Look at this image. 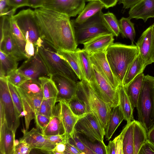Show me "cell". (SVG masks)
<instances>
[{
  "mask_svg": "<svg viewBox=\"0 0 154 154\" xmlns=\"http://www.w3.org/2000/svg\"><path fill=\"white\" fill-rule=\"evenodd\" d=\"M34 11L40 37L45 43L56 51L76 50L78 44L70 17L42 7Z\"/></svg>",
  "mask_w": 154,
  "mask_h": 154,
  "instance_id": "cell-1",
  "label": "cell"
},
{
  "mask_svg": "<svg viewBox=\"0 0 154 154\" xmlns=\"http://www.w3.org/2000/svg\"><path fill=\"white\" fill-rule=\"evenodd\" d=\"M106 53L113 74L122 84L129 67L139 54L137 47L134 44L113 43L107 48Z\"/></svg>",
  "mask_w": 154,
  "mask_h": 154,
  "instance_id": "cell-2",
  "label": "cell"
},
{
  "mask_svg": "<svg viewBox=\"0 0 154 154\" xmlns=\"http://www.w3.org/2000/svg\"><path fill=\"white\" fill-rule=\"evenodd\" d=\"M76 95L85 103L88 113L93 114L105 130L109 120L112 108L96 94L86 80L77 82Z\"/></svg>",
  "mask_w": 154,
  "mask_h": 154,
  "instance_id": "cell-3",
  "label": "cell"
},
{
  "mask_svg": "<svg viewBox=\"0 0 154 154\" xmlns=\"http://www.w3.org/2000/svg\"><path fill=\"white\" fill-rule=\"evenodd\" d=\"M35 53L42 62L49 77L59 74L77 83L79 81L78 77L68 62L44 41L36 49Z\"/></svg>",
  "mask_w": 154,
  "mask_h": 154,
  "instance_id": "cell-4",
  "label": "cell"
},
{
  "mask_svg": "<svg viewBox=\"0 0 154 154\" xmlns=\"http://www.w3.org/2000/svg\"><path fill=\"white\" fill-rule=\"evenodd\" d=\"M154 77L144 76L136 107L138 121L147 132L154 124Z\"/></svg>",
  "mask_w": 154,
  "mask_h": 154,
  "instance_id": "cell-5",
  "label": "cell"
},
{
  "mask_svg": "<svg viewBox=\"0 0 154 154\" xmlns=\"http://www.w3.org/2000/svg\"><path fill=\"white\" fill-rule=\"evenodd\" d=\"M103 14L101 10L81 23L72 22L78 45L83 44L99 35L112 33L104 21Z\"/></svg>",
  "mask_w": 154,
  "mask_h": 154,
  "instance_id": "cell-6",
  "label": "cell"
},
{
  "mask_svg": "<svg viewBox=\"0 0 154 154\" xmlns=\"http://www.w3.org/2000/svg\"><path fill=\"white\" fill-rule=\"evenodd\" d=\"M12 17L23 33L26 41L35 46V49L43 42L40 37L34 11L23 10Z\"/></svg>",
  "mask_w": 154,
  "mask_h": 154,
  "instance_id": "cell-7",
  "label": "cell"
},
{
  "mask_svg": "<svg viewBox=\"0 0 154 154\" xmlns=\"http://www.w3.org/2000/svg\"><path fill=\"white\" fill-rule=\"evenodd\" d=\"M92 75L89 83L98 96L112 108L119 104L118 90L109 82L92 64Z\"/></svg>",
  "mask_w": 154,
  "mask_h": 154,
  "instance_id": "cell-8",
  "label": "cell"
},
{
  "mask_svg": "<svg viewBox=\"0 0 154 154\" xmlns=\"http://www.w3.org/2000/svg\"><path fill=\"white\" fill-rule=\"evenodd\" d=\"M0 17V51L14 58L18 61L26 59L11 34L10 30L11 17L2 16Z\"/></svg>",
  "mask_w": 154,
  "mask_h": 154,
  "instance_id": "cell-9",
  "label": "cell"
},
{
  "mask_svg": "<svg viewBox=\"0 0 154 154\" xmlns=\"http://www.w3.org/2000/svg\"><path fill=\"white\" fill-rule=\"evenodd\" d=\"M74 131L90 141L104 143L105 130L92 113H88L79 118L75 125Z\"/></svg>",
  "mask_w": 154,
  "mask_h": 154,
  "instance_id": "cell-10",
  "label": "cell"
},
{
  "mask_svg": "<svg viewBox=\"0 0 154 154\" xmlns=\"http://www.w3.org/2000/svg\"><path fill=\"white\" fill-rule=\"evenodd\" d=\"M0 101L3 104L8 127L15 134L20 125V116L12 99L7 77L0 78Z\"/></svg>",
  "mask_w": 154,
  "mask_h": 154,
  "instance_id": "cell-11",
  "label": "cell"
},
{
  "mask_svg": "<svg viewBox=\"0 0 154 154\" xmlns=\"http://www.w3.org/2000/svg\"><path fill=\"white\" fill-rule=\"evenodd\" d=\"M85 0H44L42 8L66 14L69 17L79 14L85 6Z\"/></svg>",
  "mask_w": 154,
  "mask_h": 154,
  "instance_id": "cell-12",
  "label": "cell"
},
{
  "mask_svg": "<svg viewBox=\"0 0 154 154\" xmlns=\"http://www.w3.org/2000/svg\"><path fill=\"white\" fill-rule=\"evenodd\" d=\"M58 90L57 102L61 100L68 102L76 94L77 83L63 75L54 74L50 77Z\"/></svg>",
  "mask_w": 154,
  "mask_h": 154,
  "instance_id": "cell-13",
  "label": "cell"
},
{
  "mask_svg": "<svg viewBox=\"0 0 154 154\" xmlns=\"http://www.w3.org/2000/svg\"><path fill=\"white\" fill-rule=\"evenodd\" d=\"M22 130L23 136L21 139L28 143L32 149L40 150L42 152L52 154L56 145L51 143L36 128H33L29 131Z\"/></svg>",
  "mask_w": 154,
  "mask_h": 154,
  "instance_id": "cell-14",
  "label": "cell"
},
{
  "mask_svg": "<svg viewBox=\"0 0 154 154\" xmlns=\"http://www.w3.org/2000/svg\"><path fill=\"white\" fill-rule=\"evenodd\" d=\"M17 70L30 79H38L40 77L47 76L48 77L42 62L35 52L34 56L23 62Z\"/></svg>",
  "mask_w": 154,
  "mask_h": 154,
  "instance_id": "cell-15",
  "label": "cell"
},
{
  "mask_svg": "<svg viewBox=\"0 0 154 154\" xmlns=\"http://www.w3.org/2000/svg\"><path fill=\"white\" fill-rule=\"evenodd\" d=\"M90 57L92 64L96 66L113 88L117 89L120 84L113 74L106 59V51L90 54Z\"/></svg>",
  "mask_w": 154,
  "mask_h": 154,
  "instance_id": "cell-16",
  "label": "cell"
},
{
  "mask_svg": "<svg viewBox=\"0 0 154 154\" xmlns=\"http://www.w3.org/2000/svg\"><path fill=\"white\" fill-rule=\"evenodd\" d=\"M153 32L152 25L144 31L136 43L139 54L147 66L153 63Z\"/></svg>",
  "mask_w": 154,
  "mask_h": 154,
  "instance_id": "cell-17",
  "label": "cell"
},
{
  "mask_svg": "<svg viewBox=\"0 0 154 154\" xmlns=\"http://www.w3.org/2000/svg\"><path fill=\"white\" fill-rule=\"evenodd\" d=\"M128 14L131 19H142L146 22L154 17V0H141L130 8Z\"/></svg>",
  "mask_w": 154,
  "mask_h": 154,
  "instance_id": "cell-18",
  "label": "cell"
},
{
  "mask_svg": "<svg viewBox=\"0 0 154 154\" xmlns=\"http://www.w3.org/2000/svg\"><path fill=\"white\" fill-rule=\"evenodd\" d=\"M114 37L112 33L97 35L83 44V49L89 54L106 51L108 47L114 43Z\"/></svg>",
  "mask_w": 154,
  "mask_h": 154,
  "instance_id": "cell-19",
  "label": "cell"
},
{
  "mask_svg": "<svg viewBox=\"0 0 154 154\" xmlns=\"http://www.w3.org/2000/svg\"><path fill=\"white\" fill-rule=\"evenodd\" d=\"M15 134L7 125L6 121L0 125V152L1 154H14Z\"/></svg>",
  "mask_w": 154,
  "mask_h": 154,
  "instance_id": "cell-20",
  "label": "cell"
},
{
  "mask_svg": "<svg viewBox=\"0 0 154 154\" xmlns=\"http://www.w3.org/2000/svg\"><path fill=\"white\" fill-rule=\"evenodd\" d=\"M42 133L44 136L62 134L65 133L61 119L60 105L59 102L55 105L50 121L45 128L42 131Z\"/></svg>",
  "mask_w": 154,
  "mask_h": 154,
  "instance_id": "cell-21",
  "label": "cell"
},
{
  "mask_svg": "<svg viewBox=\"0 0 154 154\" xmlns=\"http://www.w3.org/2000/svg\"><path fill=\"white\" fill-rule=\"evenodd\" d=\"M59 102L60 105L61 119L67 139L72 136L79 118L73 113L66 102L61 100Z\"/></svg>",
  "mask_w": 154,
  "mask_h": 154,
  "instance_id": "cell-22",
  "label": "cell"
},
{
  "mask_svg": "<svg viewBox=\"0 0 154 154\" xmlns=\"http://www.w3.org/2000/svg\"><path fill=\"white\" fill-rule=\"evenodd\" d=\"M38 79L42 85L43 99L54 107L58 92L54 82L51 78L48 76L40 77Z\"/></svg>",
  "mask_w": 154,
  "mask_h": 154,
  "instance_id": "cell-23",
  "label": "cell"
},
{
  "mask_svg": "<svg viewBox=\"0 0 154 154\" xmlns=\"http://www.w3.org/2000/svg\"><path fill=\"white\" fill-rule=\"evenodd\" d=\"M144 76L143 72L141 73L124 87L133 109L137 106Z\"/></svg>",
  "mask_w": 154,
  "mask_h": 154,
  "instance_id": "cell-24",
  "label": "cell"
},
{
  "mask_svg": "<svg viewBox=\"0 0 154 154\" xmlns=\"http://www.w3.org/2000/svg\"><path fill=\"white\" fill-rule=\"evenodd\" d=\"M125 117L119 104L112 108L111 114L105 130V137L109 140Z\"/></svg>",
  "mask_w": 154,
  "mask_h": 154,
  "instance_id": "cell-25",
  "label": "cell"
},
{
  "mask_svg": "<svg viewBox=\"0 0 154 154\" xmlns=\"http://www.w3.org/2000/svg\"><path fill=\"white\" fill-rule=\"evenodd\" d=\"M105 8L104 5L99 0L89 1L75 20H71L74 23H81Z\"/></svg>",
  "mask_w": 154,
  "mask_h": 154,
  "instance_id": "cell-26",
  "label": "cell"
},
{
  "mask_svg": "<svg viewBox=\"0 0 154 154\" xmlns=\"http://www.w3.org/2000/svg\"><path fill=\"white\" fill-rule=\"evenodd\" d=\"M16 87L18 90L27 96L43 98L42 85L38 79H28L19 87Z\"/></svg>",
  "mask_w": 154,
  "mask_h": 154,
  "instance_id": "cell-27",
  "label": "cell"
},
{
  "mask_svg": "<svg viewBox=\"0 0 154 154\" xmlns=\"http://www.w3.org/2000/svg\"><path fill=\"white\" fill-rule=\"evenodd\" d=\"M117 89L119 95V105L124 115L125 119L127 123H128L134 120L133 115L134 109L122 84H120Z\"/></svg>",
  "mask_w": 154,
  "mask_h": 154,
  "instance_id": "cell-28",
  "label": "cell"
},
{
  "mask_svg": "<svg viewBox=\"0 0 154 154\" xmlns=\"http://www.w3.org/2000/svg\"><path fill=\"white\" fill-rule=\"evenodd\" d=\"M147 66L139 54L129 67L125 76L122 85L127 86L138 75L143 72Z\"/></svg>",
  "mask_w": 154,
  "mask_h": 154,
  "instance_id": "cell-29",
  "label": "cell"
},
{
  "mask_svg": "<svg viewBox=\"0 0 154 154\" xmlns=\"http://www.w3.org/2000/svg\"><path fill=\"white\" fill-rule=\"evenodd\" d=\"M75 51L82 73L86 80L89 82L92 75V66L90 54L83 49L77 48Z\"/></svg>",
  "mask_w": 154,
  "mask_h": 154,
  "instance_id": "cell-30",
  "label": "cell"
},
{
  "mask_svg": "<svg viewBox=\"0 0 154 154\" xmlns=\"http://www.w3.org/2000/svg\"><path fill=\"white\" fill-rule=\"evenodd\" d=\"M0 78L7 77L18 69V61L1 51H0Z\"/></svg>",
  "mask_w": 154,
  "mask_h": 154,
  "instance_id": "cell-31",
  "label": "cell"
},
{
  "mask_svg": "<svg viewBox=\"0 0 154 154\" xmlns=\"http://www.w3.org/2000/svg\"><path fill=\"white\" fill-rule=\"evenodd\" d=\"M56 51L60 56L68 62L80 81L86 80L82 73L75 51L58 50Z\"/></svg>",
  "mask_w": 154,
  "mask_h": 154,
  "instance_id": "cell-32",
  "label": "cell"
},
{
  "mask_svg": "<svg viewBox=\"0 0 154 154\" xmlns=\"http://www.w3.org/2000/svg\"><path fill=\"white\" fill-rule=\"evenodd\" d=\"M134 120L127 123L123 138V154H134Z\"/></svg>",
  "mask_w": 154,
  "mask_h": 154,
  "instance_id": "cell-33",
  "label": "cell"
},
{
  "mask_svg": "<svg viewBox=\"0 0 154 154\" xmlns=\"http://www.w3.org/2000/svg\"><path fill=\"white\" fill-rule=\"evenodd\" d=\"M147 140L146 129L138 121L135 120L134 131V154H138L140 148Z\"/></svg>",
  "mask_w": 154,
  "mask_h": 154,
  "instance_id": "cell-34",
  "label": "cell"
},
{
  "mask_svg": "<svg viewBox=\"0 0 154 154\" xmlns=\"http://www.w3.org/2000/svg\"><path fill=\"white\" fill-rule=\"evenodd\" d=\"M129 17H122L119 20L121 33L123 38L129 39L132 45H134L136 32L134 23L131 21Z\"/></svg>",
  "mask_w": 154,
  "mask_h": 154,
  "instance_id": "cell-35",
  "label": "cell"
},
{
  "mask_svg": "<svg viewBox=\"0 0 154 154\" xmlns=\"http://www.w3.org/2000/svg\"><path fill=\"white\" fill-rule=\"evenodd\" d=\"M10 30L13 38L21 51L25 55V49L26 41L21 31L12 17L10 18Z\"/></svg>",
  "mask_w": 154,
  "mask_h": 154,
  "instance_id": "cell-36",
  "label": "cell"
},
{
  "mask_svg": "<svg viewBox=\"0 0 154 154\" xmlns=\"http://www.w3.org/2000/svg\"><path fill=\"white\" fill-rule=\"evenodd\" d=\"M67 103L73 113L79 118L88 113L85 102L76 95Z\"/></svg>",
  "mask_w": 154,
  "mask_h": 154,
  "instance_id": "cell-37",
  "label": "cell"
},
{
  "mask_svg": "<svg viewBox=\"0 0 154 154\" xmlns=\"http://www.w3.org/2000/svg\"><path fill=\"white\" fill-rule=\"evenodd\" d=\"M125 127L121 133L106 146V154H123V138Z\"/></svg>",
  "mask_w": 154,
  "mask_h": 154,
  "instance_id": "cell-38",
  "label": "cell"
},
{
  "mask_svg": "<svg viewBox=\"0 0 154 154\" xmlns=\"http://www.w3.org/2000/svg\"><path fill=\"white\" fill-rule=\"evenodd\" d=\"M103 17L106 23L114 36L118 37L121 33L119 21L112 13L103 14Z\"/></svg>",
  "mask_w": 154,
  "mask_h": 154,
  "instance_id": "cell-39",
  "label": "cell"
},
{
  "mask_svg": "<svg viewBox=\"0 0 154 154\" xmlns=\"http://www.w3.org/2000/svg\"><path fill=\"white\" fill-rule=\"evenodd\" d=\"M78 134L82 142L88 148L94 152V154H106V145L104 143L98 141H90L82 135L79 133Z\"/></svg>",
  "mask_w": 154,
  "mask_h": 154,
  "instance_id": "cell-40",
  "label": "cell"
},
{
  "mask_svg": "<svg viewBox=\"0 0 154 154\" xmlns=\"http://www.w3.org/2000/svg\"><path fill=\"white\" fill-rule=\"evenodd\" d=\"M8 84L12 99L20 117L24 116L23 103L20 95L15 86L8 82Z\"/></svg>",
  "mask_w": 154,
  "mask_h": 154,
  "instance_id": "cell-41",
  "label": "cell"
},
{
  "mask_svg": "<svg viewBox=\"0 0 154 154\" xmlns=\"http://www.w3.org/2000/svg\"><path fill=\"white\" fill-rule=\"evenodd\" d=\"M67 140L69 142L74 144L82 152L83 154H94V152L82 142L78 133L75 131L72 136Z\"/></svg>",
  "mask_w": 154,
  "mask_h": 154,
  "instance_id": "cell-42",
  "label": "cell"
},
{
  "mask_svg": "<svg viewBox=\"0 0 154 154\" xmlns=\"http://www.w3.org/2000/svg\"><path fill=\"white\" fill-rule=\"evenodd\" d=\"M7 78L8 82L16 87H19L25 81L30 79L17 70L10 73Z\"/></svg>",
  "mask_w": 154,
  "mask_h": 154,
  "instance_id": "cell-43",
  "label": "cell"
},
{
  "mask_svg": "<svg viewBox=\"0 0 154 154\" xmlns=\"http://www.w3.org/2000/svg\"><path fill=\"white\" fill-rule=\"evenodd\" d=\"M21 97L23 103L26 130H28L29 128L31 121L35 118V113L26 100L23 97L21 96Z\"/></svg>",
  "mask_w": 154,
  "mask_h": 154,
  "instance_id": "cell-44",
  "label": "cell"
},
{
  "mask_svg": "<svg viewBox=\"0 0 154 154\" xmlns=\"http://www.w3.org/2000/svg\"><path fill=\"white\" fill-rule=\"evenodd\" d=\"M17 89L20 96L26 100L33 109L35 113H37L38 111L43 98L29 97L24 94Z\"/></svg>",
  "mask_w": 154,
  "mask_h": 154,
  "instance_id": "cell-45",
  "label": "cell"
},
{
  "mask_svg": "<svg viewBox=\"0 0 154 154\" xmlns=\"http://www.w3.org/2000/svg\"><path fill=\"white\" fill-rule=\"evenodd\" d=\"M17 9L9 5L7 0H0V16L14 15Z\"/></svg>",
  "mask_w": 154,
  "mask_h": 154,
  "instance_id": "cell-46",
  "label": "cell"
},
{
  "mask_svg": "<svg viewBox=\"0 0 154 154\" xmlns=\"http://www.w3.org/2000/svg\"><path fill=\"white\" fill-rule=\"evenodd\" d=\"M54 107L51 105L46 100L43 98L38 111L36 113H38L51 118L53 115Z\"/></svg>",
  "mask_w": 154,
  "mask_h": 154,
  "instance_id": "cell-47",
  "label": "cell"
},
{
  "mask_svg": "<svg viewBox=\"0 0 154 154\" xmlns=\"http://www.w3.org/2000/svg\"><path fill=\"white\" fill-rule=\"evenodd\" d=\"M32 149L28 143L21 138L18 143L15 145L14 154H28Z\"/></svg>",
  "mask_w": 154,
  "mask_h": 154,
  "instance_id": "cell-48",
  "label": "cell"
},
{
  "mask_svg": "<svg viewBox=\"0 0 154 154\" xmlns=\"http://www.w3.org/2000/svg\"><path fill=\"white\" fill-rule=\"evenodd\" d=\"M34 119L37 127L42 131L46 127L51 119L50 118L38 113L35 114Z\"/></svg>",
  "mask_w": 154,
  "mask_h": 154,
  "instance_id": "cell-49",
  "label": "cell"
},
{
  "mask_svg": "<svg viewBox=\"0 0 154 154\" xmlns=\"http://www.w3.org/2000/svg\"><path fill=\"white\" fill-rule=\"evenodd\" d=\"M138 154H154V144L148 139L140 148Z\"/></svg>",
  "mask_w": 154,
  "mask_h": 154,
  "instance_id": "cell-50",
  "label": "cell"
},
{
  "mask_svg": "<svg viewBox=\"0 0 154 154\" xmlns=\"http://www.w3.org/2000/svg\"><path fill=\"white\" fill-rule=\"evenodd\" d=\"M45 136L51 143L55 145L67 140L65 133L62 134Z\"/></svg>",
  "mask_w": 154,
  "mask_h": 154,
  "instance_id": "cell-51",
  "label": "cell"
},
{
  "mask_svg": "<svg viewBox=\"0 0 154 154\" xmlns=\"http://www.w3.org/2000/svg\"><path fill=\"white\" fill-rule=\"evenodd\" d=\"M83 154L74 144L69 142L67 140L66 141V149L64 154Z\"/></svg>",
  "mask_w": 154,
  "mask_h": 154,
  "instance_id": "cell-52",
  "label": "cell"
},
{
  "mask_svg": "<svg viewBox=\"0 0 154 154\" xmlns=\"http://www.w3.org/2000/svg\"><path fill=\"white\" fill-rule=\"evenodd\" d=\"M35 52V48L34 45L29 41H26L25 49V55L26 59L34 56Z\"/></svg>",
  "mask_w": 154,
  "mask_h": 154,
  "instance_id": "cell-53",
  "label": "cell"
},
{
  "mask_svg": "<svg viewBox=\"0 0 154 154\" xmlns=\"http://www.w3.org/2000/svg\"><path fill=\"white\" fill-rule=\"evenodd\" d=\"M8 3L14 8L28 6V0H7Z\"/></svg>",
  "mask_w": 154,
  "mask_h": 154,
  "instance_id": "cell-54",
  "label": "cell"
},
{
  "mask_svg": "<svg viewBox=\"0 0 154 154\" xmlns=\"http://www.w3.org/2000/svg\"><path fill=\"white\" fill-rule=\"evenodd\" d=\"M66 140L56 145L52 150V154H64L66 149Z\"/></svg>",
  "mask_w": 154,
  "mask_h": 154,
  "instance_id": "cell-55",
  "label": "cell"
},
{
  "mask_svg": "<svg viewBox=\"0 0 154 154\" xmlns=\"http://www.w3.org/2000/svg\"><path fill=\"white\" fill-rule=\"evenodd\" d=\"M141 0H118L119 4L123 5V8L125 9L131 8Z\"/></svg>",
  "mask_w": 154,
  "mask_h": 154,
  "instance_id": "cell-56",
  "label": "cell"
},
{
  "mask_svg": "<svg viewBox=\"0 0 154 154\" xmlns=\"http://www.w3.org/2000/svg\"><path fill=\"white\" fill-rule=\"evenodd\" d=\"M44 0H28V6L35 8L42 7Z\"/></svg>",
  "mask_w": 154,
  "mask_h": 154,
  "instance_id": "cell-57",
  "label": "cell"
},
{
  "mask_svg": "<svg viewBox=\"0 0 154 154\" xmlns=\"http://www.w3.org/2000/svg\"><path fill=\"white\" fill-rule=\"evenodd\" d=\"M105 6V8L107 9L115 6L118 0H99Z\"/></svg>",
  "mask_w": 154,
  "mask_h": 154,
  "instance_id": "cell-58",
  "label": "cell"
},
{
  "mask_svg": "<svg viewBox=\"0 0 154 154\" xmlns=\"http://www.w3.org/2000/svg\"><path fill=\"white\" fill-rule=\"evenodd\" d=\"M148 139L154 144V124L147 132Z\"/></svg>",
  "mask_w": 154,
  "mask_h": 154,
  "instance_id": "cell-59",
  "label": "cell"
},
{
  "mask_svg": "<svg viewBox=\"0 0 154 154\" xmlns=\"http://www.w3.org/2000/svg\"><path fill=\"white\" fill-rule=\"evenodd\" d=\"M0 125L5 121L4 108L2 103L0 101Z\"/></svg>",
  "mask_w": 154,
  "mask_h": 154,
  "instance_id": "cell-60",
  "label": "cell"
},
{
  "mask_svg": "<svg viewBox=\"0 0 154 154\" xmlns=\"http://www.w3.org/2000/svg\"><path fill=\"white\" fill-rule=\"evenodd\" d=\"M153 28V42L152 53V61L153 63H154V23L152 25Z\"/></svg>",
  "mask_w": 154,
  "mask_h": 154,
  "instance_id": "cell-61",
  "label": "cell"
},
{
  "mask_svg": "<svg viewBox=\"0 0 154 154\" xmlns=\"http://www.w3.org/2000/svg\"><path fill=\"white\" fill-rule=\"evenodd\" d=\"M93 0H85V1L86 2H89V1H93Z\"/></svg>",
  "mask_w": 154,
  "mask_h": 154,
  "instance_id": "cell-62",
  "label": "cell"
},
{
  "mask_svg": "<svg viewBox=\"0 0 154 154\" xmlns=\"http://www.w3.org/2000/svg\"></svg>",
  "mask_w": 154,
  "mask_h": 154,
  "instance_id": "cell-63",
  "label": "cell"
}]
</instances>
